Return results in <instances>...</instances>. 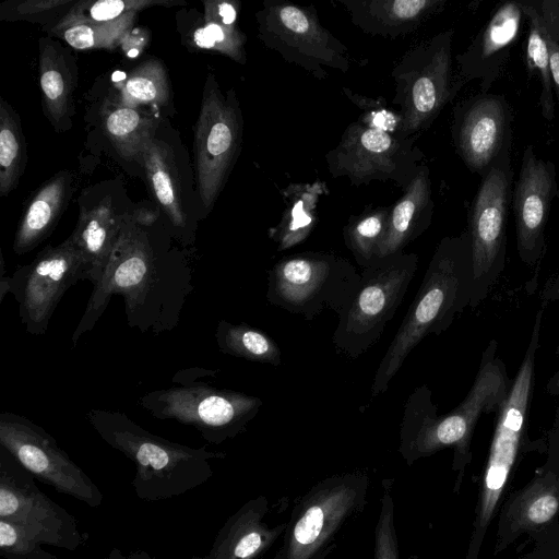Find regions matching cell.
I'll return each instance as SVG.
<instances>
[{"instance_id": "cell-41", "label": "cell", "mask_w": 559, "mask_h": 559, "mask_svg": "<svg viewBox=\"0 0 559 559\" xmlns=\"http://www.w3.org/2000/svg\"><path fill=\"white\" fill-rule=\"evenodd\" d=\"M558 501L552 496H543L538 498L528 509V518L534 523H544L548 521L557 511Z\"/></svg>"}, {"instance_id": "cell-46", "label": "cell", "mask_w": 559, "mask_h": 559, "mask_svg": "<svg viewBox=\"0 0 559 559\" xmlns=\"http://www.w3.org/2000/svg\"><path fill=\"white\" fill-rule=\"evenodd\" d=\"M132 556L134 557V559H156L155 557H152L144 550L134 551L132 552Z\"/></svg>"}, {"instance_id": "cell-16", "label": "cell", "mask_w": 559, "mask_h": 559, "mask_svg": "<svg viewBox=\"0 0 559 559\" xmlns=\"http://www.w3.org/2000/svg\"><path fill=\"white\" fill-rule=\"evenodd\" d=\"M0 519L23 525L43 545L70 551L87 538L75 518L43 492L34 476L1 445Z\"/></svg>"}, {"instance_id": "cell-43", "label": "cell", "mask_w": 559, "mask_h": 559, "mask_svg": "<svg viewBox=\"0 0 559 559\" xmlns=\"http://www.w3.org/2000/svg\"><path fill=\"white\" fill-rule=\"evenodd\" d=\"M508 475V468L500 465H489L486 485L491 490L499 489L503 484Z\"/></svg>"}, {"instance_id": "cell-26", "label": "cell", "mask_w": 559, "mask_h": 559, "mask_svg": "<svg viewBox=\"0 0 559 559\" xmlns=\"http://www.w3.org/2000/svg\"><path fill=\"white\" fill-rule=\"evenodd\" d=\"M100 117L104 132L119 155L142 163L145 150L154 141V121L139 108L109 99L105 100Z\"/></svg>"}, {"instance_id": "cell-20", "label": "cell", "mask_w": 559, "mask_h": 559, "mask_svg": "<svg viewBox=\"0 0 559 559\" xmlns=\"http://www.w3.org/2000/svg\"><path fill=\"white\" fill-rule=\"evenodd\" d=\"M269 502L259 496L230 515L214 538L211 559H259L285 533L286 524L270 527L264 521Z\"/></svg>"}, {"instance_id": "cell-10", "label": "cell", "mask_w": 559, "mask_h": 559, "mask_svg": "<svg viewBox=\"0 0 559 559\" xmlns=\"http://www.w3.org/2000/svg\"><path fill=\"white\" fill-rule=\"evenodd\" d=\"M258 37L285 61L296 64L318 80L326 69L347 72L353 59L347 47L321 23L313 5L283 0H264L255 13Z\"/></svg>"}, {"instance_id": "cell-6", "label": "cell", "mask_w": 559, "mask_h": 559, "mask_svg": "<svg viewBox=\"0 0 559 559\" xmlns=\"http://www.w3.org/2000/svg\"><path fill=\"white\" fill-rule=\"evenodd\" d=\"M360 277L356 267L338 254L295 253L283 257L269 271L266 300L306 320L325 310L338 317L349 305Z\"/></svg>"}, {"instance_id": "cell-12", "label": "cell", "mask_w": 559, "mask_h": 559, "mask_svg": "<svg viewBox=\"0 0 559 559\" xmlns=\"http://www.w3.org/2000/svg\"><path fill=\"white\" fill-rule=\"evenodd\" d=\"M512 181L511 159H506L481 178L471 203L466 229L472 247L473 309L488 297L506 266Z\"/></svg>"}, {"instance_id": "cell-37", "label": "cell", "mask_w": 559, "mask_h": 559, "mask_svg": "<svg viewBox=\"0 0 559 559\" xmlns=\"http://www.w3.org/2000/svg\"><path fill=\"white\" fill-rule=\"evenodd\" d=\"M23 525L0 519V555L5 559H57Z\"/></svg>"}, {"instance_id": "cell-9", "label": "cell", "mask_w": 559, "mask_h": 559, "mask_svg": "<svg viewBox=\"0 0 559 559\" xmlns=\"http://www.w3.org/2000/svg\"><path fill=\"white\" fill-rule=\"evenodd\" d=\"M173 385L142 395L139 405L157 419L192 426L201 437L221 444L246 431L262 400L229 389L212 386L178 372Z\"/></svg>"}, {"instance_id": "cell-19", "label": "cell", "mask_w": 559, "mask_h": 559, "mask_svg": "<svg viewBox=\"0 0 559 559\" xmlns=\"http://www.w3.org/2000/svg\"><path fill=\"white\" fill-rule=\"evenodd\" d=\"M524 19L520 1L502 2L495 8L469 46L455 56L457 73L465 84L477 80L480 92L489 93L506 71Z\"/></svg>"}, {"instance_id": "cell-28", "label": "cell", "mask_w": 559, "mask_h": 559, "mask_svg": "<svg viewBox=\"0 0 559 559\" xmlns=\"http://www.w3.org/2000/svg\"><path fill=\"white\" fill-rule=\"evenodd\" d=\"M321 182L290 185L283 194L287 207L270 236L277 242V250L289 249L304 241L311 233L316 221V207L321 194Z\"/></svg>"}, {"instance_id": "cell-22", "label": "cell", "mask_w": 559, "mask_h": 559, "mask_svg": "<svg viewBox=\"0 0 559 559\" xmlns=\"http://www.w3.org/2000/svg\"><path fill=\"white\" fill-rule=\"evenodd\" d=\"M433 207L430 171L426 164H421L403 195L389 207L385 233L376 258L401 252L424 234L432 222Z\"/></svg>"}, {"instance_id": "cell-5", "label": "cell", "mask_w": 559, "mask_h": 559, "mask_svg": "<svg viewBox=\"0 0 559 559\" xmlns=\"http://www.w3.org/2000/svg\"><path fill=\"white\" fill-rule=\"evenodd\" d=\"M453 36L452 28L440 32L407 50L394 66L392 104L399 107L400 138L427 130L465 85L453 69Z\"/></svg>"}, {"instance_id": "cell-13", "label": "cell", "mask_w": 559, "mask_h": 559, "mask_svg": "<svg viewBox=\"0 0 559 559\" xmlns=\"http://www.w3.org/2000/svg\"><path fill=\"white\" fill-rule=\"evenodd\" d=\"M242 115L234 90L223 95L207 76L195 123L193 151L199 195L211 211L237 159L242 141Z\"/></svg>"}, {"instance_id": "cell-14", "label": "cell", "mask_w": 559, "mask_h": 559, "mask_svg": "<svg viewBox=\"0 0 559 559\" xmlns=\"http://www.w3.org/2000/svg\"><path fill=\"white\" fill-rule=\"evenodd\" d=\"M88 280V265L70 237L48 245L11 276L10 293L27 333L44 335L59 301L80 281Z\"/></svg>"}, {"instance_id": "cell-24", "label": "cell", "mask_w": 559, "mask_h": 559, "mask_svg": "<svg viewBox=\"0 0 559 559\" xmlns=\"http://www.w3.org/2000/svg\"><path fill=\"white\" fill-rule=\"evenodd\" d=\"M71 186V175L62 171L46 181L25 207L17 226L13 250L23 254L38 246L62 214Z\"/></svg>"}, {"instance_id": "cell-21", "label": "cell", "mask_w": 559, "mask_h": 559, "mask_svg": "<svg viewBox=\"0 0 559 559\" xmlns=\"http://www.w3.org/2000/svg\"><path fill=\"white\" fill-rule=\"evenodd\" d=\"M352 23L365 34L399 38L414 33L441 12L445 0H337Z\"/></svg>"}, {"instance_id": "cell-1", "label": "cell", "mask_w": 559, "mask_h": 559, "mask_svg": "<svg viewBox=\"0 0 559 559\" xmlns=\"http://www.w3.org/2000/svg\"><path fill=\"white\" fill-rule=\"evenodd\" d=\"M145 223L123 215L122 227L100 280L93 285L85 311L72 334L73 346L120 295L130 328L159 334L177 328L193 290V271L177 252L158 249Z\"/></svg>"}, {"instance_id": "cell-2", "label": "cell", "mask_w": 559, "mask_h": 559, "mask_svg": "<svg viewBox=\"0 0 559 559\" xmlns=\"http://www.w3.org/2000/svg\"><path fill=\"white\" fill-rule=\"evenodd\" d=\"M472 247L467 229L443 237L429 261L420 287L376 370L371 397L384 393L409 353L428 334L440 335L469 307Z\"/></svg>"}, {"instance_id": "cell-35", "label": "cell", "mask_w": 559, "mask_h": 559, "mask_svg": "<svg viewBox=\"0 0 559 559\" xmlns=\"http://www.w3.org/2000/svg\"><path fill=\"white\" fill-rule=\"evenodd\" d=\"M389 207L367 210L352 216L343 229L346 247L356 263L367 267L376 258L377 248L385 233Z\"/></svg>"}, {"instance_id": "cell-11", "label": "cell", "mask_w": 559, "mask_h": 559, "mask_svg": "<svg viewBox=\"0 0 559 559\" xmlns=\"http://www.w3.org/2000/svg\"><path fill=\"white\" fill-rule=\"evenodd\" d=\"M424 153L415 138L399 135L370 124L364 118L352 122L337 145L325 154L333 178L346 177L354 186L393 181L403 190L416 176Z\"/></svg>"}, {"instance_id": "cell-29", "label": "cell", "mask_w": 559, "mask_h": 559, "mask_svg": "<svg viewBox=\"0 0 559 559\" xmlns=\"http://www.w3.org/2000/svg\"><path fill=\"white\" fill-rule=\"evenodd\" d=\"M135 16L136 13H131L112 22H91L64 14L46 31L78 50L114 49L132 31Z\"/></svg>"}, {"instance_id": "cell-8", "label": "cell", "mask_w": 559, "mask_h": 559, "mask_svg": "<svg viewBox=\"0 0 559 559\" xmlns=\"http://www.w3.org/2000/svg\"><path fill=\"white\" fill-rule=\"evenodd\" d=\"M368 487L364 472L333 475L312 486L294 507L273 559H323L341 528L364 509Z\"/></svg>"}, {"instance_id": "cell-42", "label": "cell", "mask_w": 559, "mask_h": 559, "mask_svg": "<svg viewBox=\"0 0 559 559\" xmlns=\"http://www.w3.org/2000/svg\"><path fill=\"white\" fill-rule=\"evenodd\" d=\"M559 299V272L552 276H550L542 292H540V304L542 306H547L549 302L556 301Z\"/></svg>"}, {"instance_id": "cell-47", "label": "cell", "mask_w": 559, "mask_h": 559, "mask_svg": "<svg viewBox=\"0 0 559 559\" xmlns=\"http://www.w3.org/2000/svg\"><path fill=\"white\" fill-rule=\"evenodd\" d=\"M190 559H211L209 556H192Z\"/></svg>"}, {"instance_id": "cell-34", "label": "cell", "mask_w": 559, "mask_h": 559, "mask_svg": "<svg viewBox=\"0 0 559 559\" xmlns=\"http://www.w3.org/2000/svg\"><path fill=\"white\" fill-rule=\"evenodd\" d=\"M246 41L236 19L212 10L204 11L203 24L191 34L194 47L225 55L239 63H246Z\"/></svg>"}, {"instance_id": "cell-44", "label": "cell", "mask_w": 559, "mask_h": 559, "mask_svg": "<svg viewBox=\"0 0 559 559\" xmlns=\"http://www.w3.org/2000/svg\"><path fill=\"white\" fill-rule=\"evenodd\" d=\"M545 390L551 396H559V370L549 378Z\"/></svg>"}, {"instance_id": "cell-32", "label": "cell", "mask_w": 559, "mask_h": 559, "mask_svg": "<svg viewBox=\"0 0 559 559\" xmlns=\"http://www.w3.org/2000/svg\"><path fill=\"white\" fill-rule=\"evenodd\" d=\"M27 160L25 139L20 118L0 99V194L8 195L19 185Z\"/></svg>"}, {"instance_id": "cell-36", "label": "cell", "mask_w": 559, "mask_h": 559, "mask_svg": "<svg viewBox=\"0 0 559 559\" xmlns=\"http://www.w3.org/2000/svg\"><path fill=\"white\" fill-rule=\"evenodd\" d=\"M167 0H80L66 13L67 16L91 22H112L153 5H173Z\"/></svg>"}, {"instance_id": "cell-31", "label": "cell", "mask_w": 559, "mask_h": 559, "mask_svg": "<svg viewBox=\"0 0 559 559\" xmlns=\"http://www.w3.org/2000/svg\"><path fill=\"white\" fill-rule=\"evenodd\" d=\"M215 338L218 349L224 354L272 366L282 362L277 344L267 334L246 323L233 324L221 320Z\"/></svg>"}, {"instance_id": "cell-23", "label": "cell", "mask_w": 559, "mask_h": 559, "mask_svg": "<svg viewBox=\"0 0 559 559\" xmlns=\"http://www.w3.org/2000/svg\"><path fill=\"white\" fill-rule=\"evenodd\" d=\"M39 83L43 108L50 123L64 131L71 127L76 70L70 53L49 37L39 39Z\"/></svg>"}, {"instance_id": "cell-7", "label": "cell", "mask_w": 559, "mask_h": 559, "mask_svg": "<svg viewBox=\"0 0 559 559\" xmlns=\"http://www.w3.org/2000/svg\"><path fill=\"white\" fill-rule=\"evenodd\" d=\"M418 267V255L404 251L374 258L360 274L347 308L337 317L334 347L355 359L382 336L393 319Z\"/></svg>"}, {"instance_id": "cell-39", "label": "cell", "mask_w": 559, "mask_h": 559, "mask_svg": "<svg viewBox=\"0 0 559 559\" xmlns=\"http://www.w3.org/2000/svg\"><path fill=\"white\" fill-rule=\"evenodd\" d=\"M76 1L73 0H26L7 3L2 7L1 19L7 21H29L47 24L61 11L68 12Z\"/></svg>"}, {"instance_id": "cell-3", "label": "cell", "mask_w": 559, "mask_h": 559, "mask_svg": "<svg viewBox=\"0 0 559 559\" xmlns=\"http://www.w3.org/2000/svg\"><path fill=\"white\" fill-rule=\"evenodd\" d=\"M85 417L104 442L134 463L131 485L143 501L175 498L205 484L212 461L226 457L153 435L123 413L91 408Z\"/></svg>"}, {"instance_id": "cell-40", "label": "cell", "mask_w": 559, "mask_h": 559, "mask_svg": "<svg viewBox=\"0 0 559 559\" xmlns=\"http://www.w3.org/2000/svg\"><path fill=\"white\" fill-rule=\"evenodd\" d=\"M549 48L554 92L559 104V0H533Z\"/></svg>"}, {"instance_id": "cell-25", "label": "cell", "mask_w": 559, "mask_h": 559, "mask_svg": "<svg viewBox=\"0 0 559 559\" xmlns=\"http://www.w3.org/2000/svg\"><path fill=\"white\" fill-rule=\"evenodd\" d=\"M123 223L108 203L82 210L71 240L88 265V281L96 284L109 261Z\"/></svg>"}, {"instance_id": "cell-38", "label": "cell", "mask_w": 559, "mask_h": 559, "mask_svg": "<svg viewBox=\"0 0 559 559\" xmlns=\"http://www.w3.org/2000/svg\"><path fill=\"white\" fill-rule=\"evenodd\" d=\"M374 559H400L394 525V504L386 481H384V491L380 501V512L374 530Z\"/></svg>"}, {"instance_id": "cell-33", "label": "cell", "mask_w": 559, "mask_h": 559, "mask_svg": "<svg viewBox=\"0 0 559 559\" xmlns=\"http://www.w3.org/2000/svg\"><path fill=\"white\" fill-rule=\"evenodd\" d=\"M119 88L120 103L133 108L142 105L166 106L170 96L167 70L153 58L134 68Z\"/></svg>"}, {"instance_id": "cell-15", "label": "cell", "mask_w": 559, "mask_h": 559, "mask_svg": "<svg viewBox=\"0 0 559 559\" xmlns=\"http://www.w3.org/2000/svg\"><path fill=\"white\" fill-rule=\"evenodd\" d=\"M0 445L35 479L51 486L91 508H98L104 496L87 474L31 419L11 412L0 414Z\"/></svg>"}, {"instance_id": "cell-45", "label": "cell", "mask_w": 559, "mask_h": 559, "mask_svg": "<svg viewBox=\"0 0 559 559\" xmlns=\"http://www.w3.org/2000/svg\"><path fill=\"white\" fill-rule=\"evenodd\" d=\"M107 559H134V557L132 556V554L126 556L118 548H112Z\"/></svg>"}, {"instance_id": "cell-27", "label": "cell", "mask_w": 559, "mask_h": 559, "mask_svg": "<svg viewBox=\"0 0 559 559\" xmlns=\"http://www.w3.org/2000/svg\"><path fill=\"white\" fill-rule=\"evenodd\" d=\"M142 165L159 206L173 226L183 228L187 224V214L181 201L171 150L163 142L154 140L143 154Z\"/></svg>"}, {"instance_id": "cell-17", "label": "cell", "mask_w": 559, "mask_h": 559, "mask_svg": "<svg viewBox=\"0 0 559 559\" xmlns=\"http://www.w3.org/2000/svg\"><path fill=\"white\" fill-rule=\"evenodd\" d=\"M513 111L500 94L478 93L453 109L452 140L456 154L473 173L485 177L511 159Z\"/></svg>"}, {"instance_id": "cell-18", "label": "cell", "mask_w": 559, "mask_h": 559, "mask_svg": "<svg viewBox=\"0 0 559 559\" xmlns=\"http://www.w3.org/2000/svg\"><path fill=\"white\" fill-rule=\"evenodd\" d=\"M556 176L555 164L539 158L533 145H526L511 205L518 254L527 266L539 263L546 250L545 228L558 193Z\"/></svg>"}, {"instance_id": "cell-4", "label": "cell", "mask_w": 559, "mask_h": 559, "mask_svg": "<svg viewBox=\"0 0 559 559\" xmlns=\"http://www.w3.org/2000/svg\"><path fill=\"white\" fill-rule=\"evenodd\" d=\"M511 383L498 355V342L492 338L481 354L468 393L450 413L439 416L432 391L425 384L417 386L405 403L400 429L399 452L406 464L411 466L449 445L463 451L478 419L500 411Z\"/></svg>"}, {"instance_id": "cell-30", "label": "cell", "mask_w": 559, "mask_h": 559, "mask_svg": "<svg viewBox=\"0 0 559 559\" xmlns=\"http://www.w3.org/2000/svg\"><path fill=\"white\" fill-rule=\"evenodd\" d=\"M528 22L525 63L530 76L540 82L539 106L542 116L551 121L555 118V96L549 66L548 43L533 0H520Z\"/></svg>"}]
</instances>
